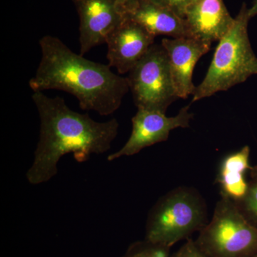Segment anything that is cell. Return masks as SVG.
I'll return each instance as SVG.
<instances>
[{"label":"cell","mask_w":257,"mask_h":257,"mask_svg":"<svg viewBox=\"0 0 257 257\" xmlns=\"http://www.w3.org/2000/svg\"><path fill=\"white\" fill-rule=\"evenodd\" d=\"M250 19L247 7L243 3L232 28L219 40L207 74L196 88L192 102L227 91L257 74V57L248 35Z\"/></svg>","instance_id":"3"},{"label":"cell","mask_w":257,"mask_h":257,"mask_svg":"<svg viewBox=\"0 0 257 257\" xmlns=\"http://www.w3.org/2000/svg\"><path fill=\"white\" fill-rule=\"evenodd\" d=\"M184 18L191 37L211 44L219 42L235 21L224 0H195L187 8Z\"/></svg>","instance_id":"11"},{"label":"cell","mask_w":257,"mask_h":257,"mask_svg":"<svg viewBox=\"0 0 257 257\" xmlns=\"http://www.w3.org/2000/svg\"><path fill=\"white\" fill-rule=\"evenodd\" d=\"M32 100L40 119V140L33 163L27 172L32 185L50 181L57 173V164L64 155L74 154L77 162H87L91 155L109 151L116 138L119 124L113 118L104 122L89 115L72 110L60 96L49 97L34 92Z\"/></svg>","instance_id":"1"},{"label":"cell","mask_w":257,"mask_h":257,"mask_svg":"<svg viewBox=\"0 0 257 257\" xmlns=\"http://www.w3.org/2000/svg\"><path fill=\"white\" fill-rule=\"evenodd\" d=\"M248 15L250 18H252L253 17L257 15V0H254L252 6L248 9Z\"/></svg>","instance_id":"18"},{"label":"cell","mask_w":257,"mask_h":257,"mask_svg":"<svg viewBox=\"0 0 257 257\" xmlns=\"http://www.w3.org/2000/svg\"><path fill=\"white\" fill-rule=\"evenodd\" d=\"M130 90L138 109L166 114L179 99L171 74L167 52L162 44H154L128 72Z\"/></svg>","instance_id":"6"},{"label":"cell","mask_w":257,"mask_h":257,"mask_svg":"<svg viewBox=\"0 0 257 257\" xmlns=\"http://www.w3.org/2000/svg\"><path fill=\"white\" fill-rule=\"evenodd\" d=\"M135 0H117L118 3H119L120 7L122 8L123 10H124V8L128 5L131 4Z\"/></svg>","instance_id":"20"},{"label":"cell","mask_w":257,"mask_h":257,"mask_svg":"<svg viewBox=\"0 0 257 257\" xmlns=\"http://www.w3.org/2000/svg\"><path fill=\"white\" fill-rule=\"evenodd\" d=\"M170 248L149 242L147 240L134 242L121 257H170Z\"/></svg>","instance_id":"14"},{"label":"cell","mask_w":257,"mask_h":257,"mask_svg":"<svg viewBox=\"0 0 257 257\" xmlns=\"http://www.w3.org/2000/svg\"><path fill=\"white\" fill-rule=\"evenodd\" d=\"M234 203L243 216L257 227V181L248 182L244 197Z\"/></svg>","instance_id":"15"},{"label":"cell","mask_w":257,"mask_h":257,"mask_svg":"<svg viewBox=\"0 0 257 257\" xmlns=\"http://www.w3.org/2000/svg\"><path fill=\"white\" fill-rule=\"evenodd\" d=\"M189 106H184L175 116H166L160 111L138 109L132 119L133 131L126 144L119 151L107 157L109 162L121 157L137 155L143 149L167 141L172 130L189 127L193 118Z\"/></svg>","instance_id":"7"},{"label":"cell","mask_w":257,"mask_h":257,"mask_svg":"<svg viewBox=\"0 0 257 257\" xmlns=\"http://www.w3.org/2000/svg\"><path fill=\"white\" fill-rule=\"evenodd\" d=\"M41 60L29 85L33 92L63 91L78 99L83 110L101 116L115 112L130 90L127 77L114 74L108 64L77 55L57 37L40 39Z\"/></svg>","instance_id":"2"},{"label":"cell","mask_w":257,"mask_h":257,"mask_svg":"<svg viewBox=\"0 0 257 257\" xmlns=\"http://www.w3.org/2000/svg\"><path fill=\"white\" fill-rule=\"evenodd\" d=\"M249 171L251 180L257 181V165L251 167Z\"/></svg>","instance_id":"19"},{"label":"cell","mask_w":257,"mask_h":257,"mask_svg":"<svg viewBox=\"0 0 257 257\" xmlns=\"http://www.w3.org/2000/svg\"><path fill=\"white\" fill-rule=\"evenodd\" d=\"M155 36L125 16L124 21L106 39V58L120 74L128 73L155 44Z\"/></svg>","instance_id":"9"},{"label":"cell","mask_w":257,"mask_h":257,"mask_svg":"<svg viewBox=\"0 0 257 257\" xmlns=\"http://www.w3.org/2000/svg\"><path fill=\"white\" fill-rule=\"evenodd\" d=\"M79 17L80 55L106 43L124 21V10L117 0H72Z\"/></svg>","instance_id":"8"},{"label":"cell","mask_w":257,"mask_h":257,"mask_svg":"<svg viewBox=\"0 0 257 257\" xmlns=\"http://www.w3.org/2000/svg\"><path fill=\"white\" fill-rule=\"evenodd\" d=\"M156 1L170 8L179 16L184 18L187 8L195 0H156Z\"/></svg>","instance_id":"17"},{"label":"cell","mask_w":257,"mask_h":257,"mask_svg":"<svg viewBox=\"0 0 257 257\" xmlns=\"http://www.w3.org/2000/svg\"><path fill=\"white\" fill-rule=\"evenodd\" d=\"M252 257H257V253H256V254L253 255Z\"/></svg>","instance_id":"21"},{"label":"cell","mask_w":257,"mask_h":257,"mask_svg":"<svg viewBox=\"0 0 257 257\" xmlns=\"http://www.w3.org/2000/svg\"><path fill=\"white\" fill-rule=\"evenodd\" d=\"M170 257H207L192 239L187 240L180 248Z\"/></svg>","instance_id":"16"},{"label":"cell","mask_w":257,"mask_h":257,"mask_svg":"<svg viewBox=\"0 0 257 257\" xmlns=\"http://www.w3.org/2000/svg\"><path fill=\"white\" fill-rule=\"evenodd\" d=\"M196 243L207 257H252L257 253V227L229 198L221 195L211 220Z\"/></svg>","instance_id":"5"},{"label":"cell","mask_w":257,"mask_h":257,"mask_svg":"<svg viewBox=\"0 0 257 257\" xmlns=\"http://www.w3.org/2000/svg\"><path fill=\"white\" fill-rule=\"evenodd\" d=\"M124 11L126 18L141 25L154 36L191 37L184 18L156 0H135Z\"/></svg>","instance_id":"12"},{"label":"cell","mask_w":257,"mask_h":257,"mask_svg":"<svg viewBox=\"0 0 257 257\" xmlns=\"http://www.w3.org/2000/svg\"><path fill=\"white\" fill-rule=\"evenodd\" d=\"M170 63L171 74L177 96L187 99L196 91L192 77L199 59L211 49V43L194 37L165 38L162 40Z\"/></svg>","instance_id":"10"},{"label":"cell","mask_w":257,"mask_h":257,"mask_svg":"<svg viewBox=\"0 0 257 257\" xmlns=\"http://www.w3.org/2000/svg\"><path fill=\"white\" fill-rule=\"evenodd\" d=\"M207 208L197 189L179 187L162 196L148 214L145 238L149 242L172 248L207 225Z\"/></svg>","instance_id":"4"},{"label":"cell","mask_w":257,"mask_h":257,"mask_svg":"<svg viewBox=\"0 0 257 257\" xmlns=\"http://www.w3.org/2000/svg\"><path fill=\"white\" fill-rule=\"evenodd\" d=\"M249 147L227 155L221 162L216 182L219 184L221 195L236 202L242 199L247 192L248 182L245 179L246 171L250 170Z\"/></svg>","instance_id":"13"}]
</instances>
